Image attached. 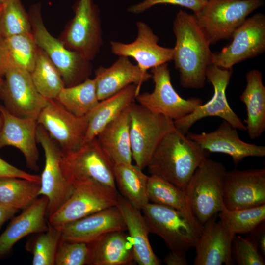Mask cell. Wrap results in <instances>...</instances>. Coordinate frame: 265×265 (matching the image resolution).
<instances>
[{
	"label": "cell",
	"instance_id": "6da1fadb",
	"mask_svg": "<svg viewBox=\"0 0 265 265\" xmlns=\"http://www.w3.org/2000/svg\"><path fill=\"white\" fill-rule=\"evenodd\" d=\"M176 38L173 60L180 74V84L185 88H204L212 53L205 34L193 14L180 10L173 22Z\"/></svg>",
	"mask_w": 265,
	"mask_h": 265
},
{
	"label": "cell",
	"instance_id": "7a4b0ae2",
	"mask_svg": "<svg viewBox=\"0 0 265 265\" xmlns=\"http://www.w3.org/2000/svg\"><path fill=\"white\" fill-rule=\"evenodd\" d=\"M208 151L177 129L168 132L155 150L147 165L157 176L184 191Z\"/></svg>",
	"mask_w": 265,
	"mask_h": 265
},
{
	"label": "cell",
	"instance_id": "3957f363",
	"mask_svg": "<svg viewBox=\"0 0 265 265\" xmlns=\"http://www.w3.org/2000/svg\"><path fill=\"white\" fill-rule=\"evenodd\" d=\"M226 170L218 161L204 159L189 180L184 191L193 214L203 225L226 210L223 201V181Z\"/></svg>",
	"mask_w": 265,
	"mask_h": 265
},
{
	"label": "cell",
	"instance_id": "277c9868",
	"mask_svg": "<svg viewBox=\"0 0 265 265\" xmlns=\"http://www.w3.org/2000/svg\"><path fill=\"white\" fill-rule=\"evenodd\" d=\"M141 210L149 232L161 237L171 252L186 256L191 248L195 247L203 228L195 225L183 213L149 203Z\"/></svg>",
	"mask_w": 265,
	"mask_h": 265
},
{
	"label": "cell",
	"instance_id": "5b68a950",
	"mask_svg": "<svg viewBox=\"0 0 265 265\" xmlns=\"http://www.w3.org/2000/svg\"><path fill=\"white\" fill-rule=\"evenodd\" d=\"M264 0H209L193 14L210 44L229 39L233 32Z\"/></svg>",
	"mask_w": 265,
	"mask_h": 265
},
{
	"label": "cell",
	"instance_id": "8992f818",
	"mask_svg": "<svg viewBox=\"0 0 265 265\" xmlns=\"http://www.w3.org/2000/svg\"><path fill=\"white\" fill-rule=\"evenodd\" d=\"M72 185L73 190L69 198L48 217L49 223L54 227L59 229L117 204V190L92 179L80 180Z\"/></svg>",
	"mask_w": 265,
	"mask_h": 265
},
{
	"label": "cell",
	"instance_id": "52a82bcc",
	"mask_svg": "<svg viewBox=\"0 0 265 265\" xmlns=\"http://www.w3.org/2000/svg\"><path fill=\"white\" fill-rule=\"evenodd\" d=\"M29 16L37 46L55 66L65 87L78 84L88 78L91 71L90 61L78 53L67 49L48 32L41 18L39 6H33Z\"/></svg>",
	"mask_w": 265,
	"mask_h": 265
},
{
	"label": "cell",
	"instance_id": "ba28073f",
	"mask_svg": "<svg viewBox=\"0 0 265 265\" xmlns=\"http://www.w3.org/2000/svg\"><path fill=\"white\" fill-rule=\"evenodd\" d=\"M60 166L64 177L72 185L90 178L117 190L114 164L96 137L75 150L62 151Z\"/></svg>",
	"mask_w": 265,
	"mask_h": 265
},
{
	"label": "cell",
	"instance_id": "9c48e42d",
	"mask_svg": "<svg viewBox=\"0 0 265 265\" xmlns=\"http://www.w3.org/2000/svg\"><path fill=\"white\" fill-rule=\"evenodd\" d=\"M129 116L132 158L143 169L163 137L175 128L174 121L135 102L129 107Z\"/></svg>",
	"mask_w": 265,
	"mask_h": 265
},
{
	"label": "cell",
	"instance_id": "30bf717a",
	"mask_svg": "<svg viewBox=\"0 0 265 265\" xmlns=\"http://www.w3.org/2000/svg\"><path fill=\"white\" fill-rule=\"evenodd\" d=\"M4 77L0 89L3 106L16 116L37 120L49 100L38 92L30 73L18 65L10 56Z\"/></svg>",
	"mask_w": 265,
	"mask_h": 265
},
{
	"label": "cell",
	"instance_id": "8fae6325",
	"mask_svg": "<svg viewBox=\"0 0 265 265\" xmlns=\"http://www.w3.org/2000/svg\"><path fill=\"white\" fill-rule=\"evenodd\" d=\"M154 89L151 92L139 93L135 98L151 112L164 115L173 121L182 118L203 104L197 97L185 99L175 91L171 82L167 63L151 69Z\"/></svg>",
	"mask_w": 265,
	"mask_h": 265
},
{
	"label": "cell",
	"instance_id": "7c38bea8",
	"mask_svg": "<svg viewBox=\"0 0 265 265\" xmlns=\"http://www.w3.org/2000/svg\"><path fill=\"white\" fill-rule=\"evenodd\" d=\"M232 73V68L224 69L213 64L209 65L207 69L206 77L213 87L212 97L189 114L174 121L175 128L186 135L190 128L199 120L215 116L221 118L237 129L246 131L245 124L230 107L226 98V90Z\"/></svg>",
	"mask_w": 265,
	"mask_h": 265
},
{
	"label": "cell",
	"instance_id": "4fadbf2b",
	"mask_svg": "<svg viewBox=\"0 0 265 265\" xmlns=\"http://www.w3.org/2000/svg\"><path fill=\"white\" fill-rule=\"evenodd\" d=\"M232 42L212 53V64L224 69L263 54L265 51V16L258 13L247 18L233 32Z\"/></svg>",
	"mask_w": 265,
	"mask_h": 265
},
{
	"label": "cell",
	"instance_id": "5bb4252c",
	"mask_svg": "<svg viewBox=\"0 0 265 265\" xmlns=\"http://www.w3.org/2000/svg\"><path fill=\"white\" fill-rule=\"evenodd\" d=\"M36 139L42 146L45 155V165L40 176L39 195L45 196L48 199V217L69 198L73 186L66 180L61 170V149L40 125L37 126Z\"/></svg>",
	"mask_w": 265,
	"mask_h": 265
},
{
	"label": "cell",
	"instance_id": "9a60e30c",
	"mask_svg": "<svg viewBox=\"0 0 265 265\" xmlns=\"http://www.w3.org/2000/svg\"><path fill=\"white\" fill-rule=\"evenodd\" d=\"M74 12L66 31L65 43L70 50L90 61L103 44L99 11L92 0H79L75 5Z\"/></svg>",
	"mask_w": 265,
	"mask_h": 265
},
{
	"label": "cell",
	"instance_id": "2e32d148",
	"mask_svg": "<svg viewBox=\"0 0 265 265\" xmlns=\"http://www.w3.org/2000/svg\"><path fill=\"white\" fill-rule=\"evenodd\" d=\"M37 122L46 130L63 152L75 150L84 142L88 127L86 116L73 114L56 99L48 100Z\"/></svg>",
	"mask_w": 265,
	"mask_h": 265
},
{
	"label": "cell",
	"instance_id": "e0dca14e",
	"mask_svg": "<svg viewBox=\"0 0 265 265\" xmlns=\"http://www.w3.org/2000/svg\"><path fill=\"white\" fill-rule=\"evenodd\" d=\"M225 209L236 210L265 204V169L226 171L223 181Z\"/></svg>",
	"mask_w": 265,
	"mask_h": 265
},
{
	"label": "cell",
	"instance_id": "ac0fdd59",
	"mask_svg": "<svg viewBox=\"0 0 265 265\" xmlns=\"http://www.w3.org/2000/svg\"><path fill=\"white\" fill-rule=\"evenodd\" d=\"M2 125L0 130V149L13 146L23 154L28 168L39 170V155L37 146V120L16 116L0 105Z\"/></svg>",
	"mask_w": 265,
	"mask_h": 265
},
{
	"label": "cell",
	"instance_id": "d6986e66",
	"mask_svg": "<svg viewBox=\"0 0 265 265\" xmlns=\"http://www.w3.org/2000/svg\"><path fill=\"white\" fill-rule=\"evenodd\" d=\"M137 36L130 43L111 41V52L118 56L133 58L144 72L173 59V48L158 44L159 38L145 22H136Z\"/></svg>",
	"mask_w": 265,
	"mask_h": 265
},
{
	"label": "cell",
	"instance_id": "ffe728a7",
	"mask_svg": "<svg viewBox=\"0 0 265 265\" xmlns=\"http://www.w3.org/2000/svg\"><path fill=\"white\" fill-rule=\"evenodd\" d=\"M186 135L208 152L229 155L236 166L247 157L265 156L264 146L242 140L237 129L224 120L214 131L201 133L188 132Z\"/></svg>",
	"mask_w": 265,
	"mask_h": 265
},
{
	"label": "cell",
	"instance_id": "44dd1931",
	"mask_svg": "<svg viewBox=\"0 0 265 265\" xmlns=\"http://www.w3.org/2000/svg\"><path fill=\"white\" fill-rule=\"evenodd\" d=\"M216 214L203 225L194 248L195 265H232L234 263L232 243L236 235L229 231Z\"/></svg>",
	"mask_w": 265,
	"mask_h": 265
},
{
	"label": "cell",
	"instance_id": "7402d4cb",
	"mask_svg": "<svg viewBox=\"0 0 265 265\" xmlns=\"http://www.w3.org/2000/svg\"><path fill=\"white\" fill-rule=\"evenodd\" d=\"M59 229L62 239L87 244L108 232L127 230L122 214L116 206L70 222Z\"/></svg>",
	"mask_w": 265,
	"mask_h": 265
},
{
	"label": "cell",
	"instance_id": "603a6c76",
	"mask_svg": "<svg viewBox=\"0 0 265 265\" xmlns=\"http://www.w3.org/2000/svg\"><path fill=\"white\" fill-rule=\"evenodd\" d=\"M151 77V74L132 63L128 57L119 56L110 67L101 66L95 71L94 79L98 100L110 97L131 84L136 85L140 91L142 84Z\"/></svg>",
	"mask_w": 265,
	"mask_h": 265
},
{
	"label": "cell",
	"instance_id": "cb8c5ba5",
	"mask_svg": "<svg viewBox=\"0 0 265 265\" xmlns=\"http://www.w3.org/2000/svg\"><path fill=\"white\" fill-rule=\"evenodd\" d=\"M48 205L47 197L42 196L12 219L0 235V257L9 253L24 237L48 230V222L46 220Z\"/></svg>",
	"mask_w": 265,
	"mask_h": 265
},
{
	"label": "cell",
	"instance_id": "d4e9b609",
	"mask_svg": "<svg viewBox=\"0 0 265 265\" xmlns=\"http://www.w3.org/2000/svg\"><path fill=\"white\" fill-rule=\"evenodd\" d=\"M125 231L109 232L87 243L85 265H128L135 262L132 243Z\"/></svg>",
	"mask_w": 265,
	"mask_h": 265
},
{
	"label": "cell",
	"instance_id": "484cf974",
	"mask_svg": "<svg viewBox=\"0 0 265 265\" xmlns=\"http://www.w3.org/2000/svg\"><path fill=\"white\" fill-rule=\"evenodd\" d=\"M116 206L119 210L128 231L135 262L139 265H160L150 245L148 237L150 232L140 210L133 207L119 193Z\"/></svg>",
	"mask_w": 265,
	"mask_h": 265
},
{
	"label": "cell",
	"instance_id": "4316f807",
	"mask_svg": "<svg viewBox=\"0 0 265 265\" xmlns=\"http://www.w3.org/2000/svg\"><path fill=\"white\" fill-rule=\"evenodd\" d=\"M130 106L106 125L96 137L114 165L132 163L130 135Z\"/></svg>",
	"mask_w": 265,
	"mask_h": 265
},
{
	"label": "cell",
	"instance_id": "83f0119b",
	"mask_svg": "<svg viewBox=\"0 0 265 265\" xmlns=\"http://www.w3.org/2000/svg\"><path fill=\"white\" fill-rule=\"evenodd\" d=\"M139 93L137 86L131 84L117 93L99 101L86 115L88 127L84 142L96 137L106 125L134 102Z\"/></svg>",
	"mask_w": 265,
	"mask_h": 265
},
{
	"label": "cell",
	"instance_id": "f1b7e54d",
	"mask_svg": "<svg viewBox=\"0 0 265 265\" xmlns=\"http://www.w3.org/2000/svg\"><path fill=\"white\" fill-rule=\"evenodd\" d=\"M245 78L246 86L239 98L246 106V131L249 138L254 139L265 130V87L262 74L257 69L248 71Z\"/></svg>",
	"mask_w": 265,
	"mask_h": 265
},
{
	"label": "cell",
	"instance_id": "f546056e",
	"mask_svg": "<svg viewBox=\"0 0 265 265\" xmlns=\"http://www.w3.org/2000/svg\"><path fill=\"white\" fill-rule=\"evenodd\" d=\"M147 193L153 203L173 208L185 215L195 225L202 228L196 219L185 192L172 183L157 176H149Z\"/></svg>",
	"mask_w": 265,
	"mask_h": 265
},
{
	"label": "cell",
	"instance_id": "4dcf8cb0",
	"mask_svg": "<svg viewBox=\"0 0 265 265\" xmlns=\"http://www.w3.org/2000/svg\"><path fill=\"white\" fill-rule=\"evenodd\" d=\"M135 165H114L113 172L117 186L126 199L135 208L141 210L149 203L147 193L148 177Z\"/></svg>",
	"mask_w": 265,
	"mask_h": 265
},
{
	"label": "cell",
	"instance_id": "1f68e13d",
	"mask_svg": "<svg viewBox=\"0 0 265 265\" xmlns=\"http://www.w3.org/2000/svg\"><path fill=\"white\" fill-rule=\"evenodd\" d=\"M40 188V182L17 177H0V203L24 210L38 199Z\"/></svg>",
	"mask_w": 265,
	"mask_h": 265
},
{
	"label": "cell",
	"instance_id": "d6a6232c",
	"mask_svg": "<svg viewBox=\"0 0 265 265\" xmlns=\"http://www.w3.org/2000/svg\"><path fill=\"white\" fill-rule=\"evenodd\" d=\"M30 75L38 92L48 100L56 99L60 92L65 87L55 66L38 47L35 66Z\"/></svg>",
	"mask_w": 265,
	"mask_h": 265
},
{
	"label": "cell",
	"instance_id": "836d02e7",
	"mask_svg": "<svg viewBox=\"0 0 265 265\" xmlns=\"http://www.w3.org/2000/svg\"><path fill=\"white\" fill-rule=\"evenodd\" d=\"M56 100L73 114L86 116L99 102L94 79L88 78L80 83L64 87Z\"/></svg>",
	"mask_w": 265,
	"mask_h": 265
},
{
	"label": "cell",
	"instance_id": "e575fe53",
	"mask_svg": "<svg viewBox=\"0 0 265 265\" xmlns=\"http://www.w3.org/2000/svg\"><path fill=\"white\" fill-rule=\"evenodd\" d=\"M218 216L225 227L235 235L252 232L265 221V204L240 210L226 209Z\"/></svg>",
	"mask_w": 265,
	"mask_h": 265
},
{
	"label": "cell",
	"instance_id": "d590c367",
	"mask_svg": "<svg viewBox=\"0 0 265 265\" xmlns=\"http://www.w3.org/2000/svg\"><path fill=\"white\" fill-rule=\"evenodd\" d=\"M48 222V229L29 241L26 249L32 254L33 265H54L61 230Z\"/></svg>",
	"mask_w": 265,
	"mask_h": 265
},
{
	"label": "cell",
	"instance_id": "8d00e7d4",
	"mask_svg": "<svg viewBox=\"0 0 265 265\" xmlns=\"http://www.w3.org/2000/svg\"><path fill=\"white\" fill-rule=\"evenodd\" d=\"M0 17V34L4 38L32 32L29 16L20 0H6Z\"/></svg>",
	"mask_w": 265,
	"mask_h": 265
},
{
	"label": "cell",
	"instance_id": "74e56055",
	"mask_svg": "<svg viewBox=\"0 0 265 265\" xmlns=\"http://www.w3.org/2000/svg\"><path fill=\"white\" fill-rule=\"evenodd\" d=\"M5 39L10 56L13 61L31 73L35 66L38 49L32 32Z\"/></svg>",
	"mask_w": 265,
	"mask_h": 265
},
{
	"label": "cell",
	"instance_id": "f35d334b",
	"mask_svg": "<svg viewBox=\"0 0 265 265\" xmlns=\"http://www.w3.org/2000/svg\"><path fill=\"white\" fill-rule=\"evenodd\" d=\"M232 254L239 265H265L254 237L243 238L235 236L232 243Z\"/></svg>",
	"mask_w": 265,
	"mask_h": 265
},
{
	"label": "cell",
	"instance_id": "ab89813d",
	"mask_svg": "<svg viewBox=\"0 0 265 265\" xmlns=\"http://www.w3.org/2000/svg\"><path fill=\"white\" fill-rule=\"evenodd\" d=\"M87 244L61 239L55 259V265H83L86 264Z\"/></svg>",
	"mask_w": 265,
	"mask_h": 265
},
{
	"label": "cell",
	"instance_id": "60d3db41",
	"mask_svg": "<svg viewBox=\"0 0 265 265\" xmlns=\"http://www.w3.org/2000/svg\"><path fill=\"white\" fill-rule=\"evenodd\" d=\"M207 1L203 0H144L131 6L128 11L133 14L142 13L152 7L159 4H170L186 7L193 11L194 13L199 12Z\"/></svg>",
	"mask_w": 265,
	"mask_h": 265
},
{
	"label": "cell",
	"instance_id": "b9f144b4",
	"mask_svg": "<svg viewBox=\"0 0 265 265\" xmlns=\"http://www.w3.org/2000/svg\"><path fill=\"white\" fill-rule=\"evenodd\" d=\"M17 177L40 182V176L25 172L0 157V177Z\"/></svg>",
	"mask_w": 265,
	"mask_h": 265
},
{
	"label": "cell",
	"instance_id": "7bdbcfd3",
	"mask_svg": "<svg viewBox=\"0 0 265 265\" xmlns=\"http://www.w3.org/2000/svg\"><path fill=\"white\" fill-rule=\"evenodd\" d=\"M9 59L5 39L0 34V78H3L4 76Z\"/></svg>",
	"mask_w": 265,
	"mask_h": 265
},
{
	"label": "cell",
	"instance_id": "ee69618b",
	"mask_svg": "<svg viewBox=\"0 0 265 265\" xmlns=\"http://www.w3.org/2000/svg\"><path fill=\"white\" fill-rule=\"evenodd\" d=\"M164 262L168 265H186V256L180 255L170 252L164 258Z\"/></svg>",
	"mask_w": 265,
	"mask_h": 265
},
{
	"label": "cell",
	"instance_id": "f6af8a7d",
	"mask_svg": "<svg viewBox=\"0 0 265 265\" xmlns=\"http://www.w3.org/2000/svg\"><path fill=\"white\" fill-rule=\"evenodd\" d=\"M18 211V210L0 203V228L5 222L13 217Z\"/></svg>",
	"mask_w": 265,
	"mask_h": 265
},
{
	"label": "cell",
	"instance_id": "bcb514c9",
	"mask_svg": "<svg viewBox=\"0 0 265 265\" xmlns=\"http://www.w3.org/2000/svg\"><path fill=\"white\" fill-rule=\"evenodd\" d=\"M257 232L255 238L257 242L258 247L261 250L262 254L265 255V234L264 223L261 224L255 230Z\"/></svg>",
	"mask_w": 265,
	"mask_h": 265
},
{
	"label": "cell",
	"instance_id": "7dc6e473",
	"mask_svg": "<svg viewBox=\"0 0 265 265\" xmlns=\"http://www.w3.org/2000/svg\"><path fill=\"white\" fill-rule=\"evenodd\" d=\"M3 78H0V89L1 88L2 84L3 83ZM1 125H2V120H1V118L0 116V130L1 129Z\"/></svg>",
	"mask_w": 265,
	"mask_h": 265
},
{
	"label": "cell",
	"instance_id": "c3c4849f",
	"mask_svg": "<svg viewBox=\"0 0 265 265\" xmlns=\"http://www.w3.org/2000/svg\"><path fill=\"white\" fill-rule=\"evenodd\" d=\"M2 8H3V4L0 3V17L2 12Z\"/></svg>",
	"mask_w": 265,
	"mask_h": 265
},
{
	"label": "cell",
	"instance_id": "681fc988",
	"mask_svg": "<svg viewBox=\"0 0 265 265\" xmlns=\"http://www.w3.org/2000/svg\"><path fill=\"white\" fill-rule=\"evenodd\" d=\"M6 0H0V3H3Z\"/></svg>",
	"mask_w": 265,
	"mask_h": 265
},
{
	"label": "cell",
	"instance_id": "f907efd6",
	"mask_svg": "<svg viewBox=\"0 0 265 265\" xmlns=\"http://www.w3.org/2000/svg\"><path fill=\"white\" fill-rule=\"evenodd\" d=\"M203 0L207 1H208L209 0Z\"/></svg>",
	"mask_w": 265,
	"mask_h": 265
}]
</instances>
